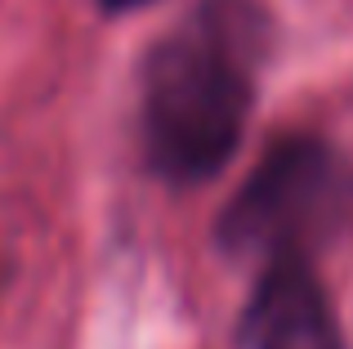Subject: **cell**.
I'll list each match as a JSON object with an SVG mask.
<instances>
[{
	"instance_id": "cell-1",
	"label": "cell",
	"mask_w": 353,
	"mask_h": 349,
	"mask_svg": "<svg viewBox=\"0 0 353 349\" xmlns=\"http://www.w3.org/2000/svg\"><path fill=\"white\" fill-rule=\"evenodd\" d=\"M273 23L259 0H201L143 59V152L165 183H206L237 157Z\"/></svg>"
},
{
	"instance_id": "cell-2",
	"label": "cell",
	"mask_w": 353,
	"mask_h": 349,
	"mask_svg": "<svg viewBox=\"0 0 353 349\" xmlns=\"http://www.w3.org/2000/svg\"><path fill=\"white\" fill-rule=\"evenodd\" d=\"M353 210V170L313 134L277 139L219 210L215 242L228 255H309Z\"/></svg>"
},
{
	"instance_id": "cell-3",
	"label": "cell",
	"mask_w": 353,
	"mask_h": 349,
	"mask_svg": "<svg viewBox=\"0 0 353 349\" xmlns=\"http://www.w3.org/2000/svg\"><path fill=\"white\" fill-rule=\"evenodd\" d=\"M250 349H345V332L309 255L268 260L246 300Z\"/></svg>"
},
{
	"instance_id": "cell-4",
	"label": "cell",
	"mask_w": 353,
	"mask_h": 349,
	"mask_svg": "<svg viewBox=\"0 0 353 349\" xmlns=\"http://www.w3.org/2000/svg\"><path fill=\"white\" fill-rule=\"evenodd\" d=\"M108 14H125V9H139V5H152V0H99Z\"/></svg>"
}]
</instances>
